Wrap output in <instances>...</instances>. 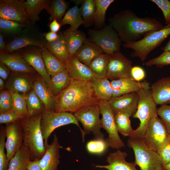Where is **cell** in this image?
Instances as JSON below:
<instances>
[{
	"label": "cell",
	"mask_w": 170,
	"mask_h": 170,
	"mask_svg": "<svg viewBox=\"0 0 170 170\" xmlns=\"http://www.w3.org/2000/svg\"><path fill=\"white\" fill-rule=\"evenodd\" d=\"M109 22L123 43L137 41L149 33L164 27L156 19L139 17L129 9L114 14Z\"/></svg>",
	"instance_id": "1"
},
{
	"label": "cell",
	"mask_w": 170,
	"mask_h": 170,
	"mask_svg": "<svg viewBox=\"0 0 170 170\" xmlns=\"http://www.w3.org/2000/svg\"><path fill=\"white\" fill-rule=\"evenodd\" d=\"M56 98L57 112L73 113L84 107L98 105L100 101L95 94L91 81L72 78Z\"/></svg>",
	"instance_id": "2"
},
{
	"label": "cell",
	"mask_w": 170,
	"mask_h": 170,
	"mask_svg": "<svg viewBox=\"0 0 170 170\" xmlns=\"http://www.w3.org/2000/svg\"><path fill=\"white\" fill-rule=\"evenodd\" d=\"M42 113L20 120L24 131L23 145L29 149L31 161L40 160L46 151L40 125Z\"/></svg>",
	"instance_id": "3"
},
{
	"label": "cell",
	"mask_w": 170,
	"mask_h": 170,
	"mask_svg": "<svg viewBox=\"0 0 170 170\" xmlns=\"http://www.w3.org/2000/svg\"><path fill=\"white\" fill-rule=\"evenodd\" d=\"M137 93L139 97L137 110L133 117L138 118L140 123L131 137L143 139L149 121L157 116L158 109L152 98L150 88H141Z\"/></svg>",
	"instance_id": "4"
},
{
	"label": "cell",
	"mask_w": 170,
	"mask_h": 170,
	"mask_svg": "<svg viewBox=\"0 0 170 170\" xmlns=\"http://www.w3.org/2000/svg\"><path fill=\"white\" fill-rule=\"evenodd\" d=\"M170 35V26L152 31L136 41L123 43L124 48L131 49L132 57L139 58L143 62L153 50L159 46Z\"/></svg>",
	"instance_id": "5"
},
{
	"label": "cell",
	"mask_w": 170,
	"mask_h": 170,
	"mask_svg": "<svg viewBox=\"0 0 170 170\" xmlns=\"http://www.w3.org/2000/svg\"><path fill=\"white\" fill-rule=\"evenodd\" d=\"M127 145L133 150L135 162L139 167L140 170L163 169L162 161L157 152L148 147L143 139L129 137Z\"/></svg>",
	"instance_id": "6"
},
{
	"label": "cell",
	"mask_w": 170,
	"mask_h": 170,
	"mask_svg": "<svg viewBox=\"0 0 170 170\" xmlns=\"http://www.w3.org/2000/svg\"><path fill=\"white\" fill-rule=\"evenodd\" d=\"M70 124H75L79 127L81 132L83 142L85 134L83 130L80 128L78 121L73 113L44 111L42 113L40 123L44 143H48V138L55 129Z\"/></svg>",
	"instance_id": "7"
},
{
	"label": "cell",
	"mask_w": 170,
	"mask_h": 170,
	"mask_svg": "<svg viewBox=\"0 0 170 170\" xmlns=\"http://www.w3.org/2000/svg\"><path fill=\"white\" fill-rule=\"evenodd\" d=\"M89 40L99 46L104 53L111 55L120 51L122 41L116 31L110 24L98 30H90Z\"/></svg>",
	"instance_id": "8"
},
{
	"label": "cell",
	"mask_w": 170,
	"mask_h": 170,
	"mask_svg": "<svg viewBox=\"0 0 170 170\" xmlns=\"http://www.w3.org/2000/svg\"><path fill=\"white\" fill-rule=\"evenodd\" d=\"M73 114L82 124L85 134L92 133L96 139L104 140V134L100 131L102 126L98 105L84 107Z\"/></svg>",
	"instance_id": "9"
},
{
	"label": "cell",
	"mask_w": 170,
	"mask_h": 170,
	"mask_svg": "<svg viewBox=\"0 0 170 170\" xmlns=\"http://www.w3.org/2000/svg\"><path fill=\"white\" fill-rule=\"evenodd\" d=\"M98 105L100 114L102 128L107 132L108 137L105 140L108 147L118 149L125 146L123 142L118 133L115 120V115L110 106L109 102L100 100Z\"/></svg>",
	"instance_id": "10"
},
{
	"label": "cell",
	"mask_w": 170,
	"mask_h": 170,
	"mask_svg": "<svg viewBox=\"0 0 170 170\" xmlns=\"http://www.w3.org/2000/svg\"><path fill=\"white\" fill-rule=\"evenodd\" d=\"M169 135L163 122L157 116L149 121L143 139L148 147L157 151L169 143Z\"/></svg>",
	"instance_id": "11"
},
{
	"label": "cell",
	"mask_w": 170,
	"mask_h": 170,
	"mask_svg": "<svg viewBox=\"0 0 170 170\" xmlns=\"http://www.w3.org/2000/svg\"><path fill=\"white\" fill-rule=\"evenodd\" d=\"M132 64L131 61L120 51L110 55L107 66L106 78L112 81L131 77Z\"/></svg>",
	"instance_id": "12"
},
{
	"label": "cell",
	"mask_w": 170,
	"mask_h": 170,
	"mask_svg": "<svg viewBox=\"0 0 170 170\" xmlns=\"http://www.w3.org/2000/svg\"><path fill=\"white\" fill-rule=\"evenodd\" d=\"M20 120L6 124L5 147L9 162L23 145L24 131Z\"/></svg>",
	"instance_id": "13"
},
{
	"label": "cell",
	"mask_w": 170,
	"mask_h": 170,
	"mask_svg": "<svg viewBox=\"0 0 170 170\" xmlns=\"http://www.w3.org/2000/svg\"><path fill=\"white\" fill-rule=\"evenodd\" d=\"M22 0H1L0 18L26 24L29 20Z\"/></svg>",
	"instance_id": "14"
},
{
	"label": "cell",
	"mask_w": 170,
	"mask_h": 170,
	"mask_svg": "<svg viewBox=\"0 0 170 170\" xmlns=\"http://www.w3.org/2000/svg\"><path fill=\"white\" fill-rule=\"evenodd\" d=\"M139 98L138 93L134 92L113 97L109 102L114 115L123 112L133 117L137 110Z\"/></svg>",
	"instance_id": "15"
},
{
	"label": "cell",
	"mask_w": 170,
	"mask_h": 170,
	"mask_svg": "<svg viewBox=\"0 0 170 170\" xmlns=\"http://www.w3.org/2000/svg\"><path fill=\"white\" fill-rule=\"evenodd\" d=\"M46 151L39 160L41 170H58L60 163L59 151L62 147L60 145L58 137L54 133L53 141L50 144L45 143Z\"/></svg>",
	"instance_id": "16"
},
{
	"label": "cell",
	"mask_w": 170,
	"mask_h": 170,
	"mask_svg": "<svg viewBox=\"0 0 170 170\" xmlns=\"http://www.w3.org/2000/svg\"><path fill=\"white\" fill-rule=\"evenodd\" d=\"M113 97H117L129 93L137 92L143 88H150V83L147 81H136L131 77L121 78L111 81Z\"/></svg>",
	"instance_id": "17"
},
{
	"label": "cell",
	"mask_w": 170,
	"mask_h": 170,
	"mask_svg": "<svg viewBox=\"0 0 170 170\" xmlns=\"http://www.w3.org/2000/svg\"><path fill=\"white\" fill-rule=\"evenodd\" d=\"M33 75L11 71L9 77L6 82L5 87L11 93L26 94L33 89L35 79L33 80L31 77Z\"/></svg>",
	"instance_id": "18"
},
{
	"label": "cell",
	"mask_w": 170,
	"mask_h": 170,
	"mask_svg": "<svg viewBox=\"0 0 170 170\" xmlns=\"http://www.w3.org/2000/svg\"><path fill=\"white\" fill-rule=\"evenodd\" d=\"M20 54L38 73L48 87L51 76L48 73L42 54V49L36 47L27 49Z\"/></svg>",
	"instance_id": "19"
},
{
	"label": "cell",
	"mask_w": 170,
	"mask_h": 170,
	"mask_svg": "<svg viewBox=\"0 0 170 170\" xmlns=\"http://www.w3.org/2000/svg\"><path fill=\"white\" fill-rule=\"evenodd\" d=\"M0 61L14 73L33 75L37 73L35 70L20 54L10 53L0 54Z\"/></svg>",
	"instance_id": "20"
},
{
	"label": "cell",
	"mask_w": 170,
	"mask_h": 170,
	"mask_svg": "<svg viewBox=\"0 0 170 170\" xmlns=\"http://www.w3.org/2000/svg\"><path fill=\"white\" fill-rule=\"evenodd\" d=\"M66 68L71 78L91 81L94 75L89 66L80 62L74 56L69 55Z\"/></svg>",
	"instance_id": "21"
},
{
	"label": "cell",
	"mask_w": 170,
	"mask_h": 170,
	"mask_svg": "<svg viewBox=\"0 0 170 170\" xmlns=\"http://www.w3.org/2000/svg\"><path fill=\"white\" fill-rule=\"evenodd\" d=\"M33 89L44 104L45 111H55L56 97L53 94L46 82L38 74L35 79Z\"/></svg>",
	"instance_id": "22"
},
{
	"label": "cell",
	"mask_w": 170,
	"mask_h": 170,
	"mask_svg": "<svg viewBox=\"0 0 170 170\" xmlns=\"http://www.w3.org/2000/svg\"><path fill=\"white\" fill-rule=\"evenodd\" d=\"M127 153L119 149L114 152L110 153L106 157L108 164L106 165H94L96 168H105L108 170H137L135 162H129L126 160Z\"/></svg>",
	"instance_id": "23"
},
{
	"label": "cell",
	"mask_w": 170,
	"mask_h": 170,
	"mask_svg": "<svg viewBox=\"0 0 170 170\" xmlns=\"http://www.w3.org/2000/svg\"><path fill=\"white\" fill-rule=\"evenodd\" d=\"M150 89L156 105L167 104L170 101V77L158 80L151 85Z\"/></svg>",
	"instance_id": "24"
},
{
	"label": "cell",
	"mask_w": 170,
	"mask_h": 170,
	"mask_svg": "<svg viewBox=\"0 0 170 170\" xmlns=\"http://www.w3.org/2000/svg\"><path fill=\"white\" fill-rule=\"evenodd\" d=\"M103 53L102 50L97 44L86 39L74 56L80 62L89 66L94 59Z\"/></svg>",
	"instance_id": "25"
},
{
	"label": "cell",
	"mask_w": 170,
	"mask_h": 170,
	"mask_svg": "<svg viewBox=\"0 0 170 170\" xmlns=\"http://www.w3.org/2000/svg\"><path fill=\"white\" fill-rule=\"evenodd\" d=\"M75 2L76 5L67 11L60 22L61 26L70 25V27L68 29L73 31L77 30L79 26L84 23L80 8L78 7L81 2L77 0Z\"/></svg>",
	"instance_id": "26"
},
{
	"label": "cell",
	"mask_w": 170,
	"mask_h": 170,
	"mask_svg": "<svg viewBox=\"0 0 170 170\" xmlns=\"http://www.w3.org/2000/svg\"><path fill=\"white\" fill-rule=\"evenodd\" d=\"M69 55L74 56L86 39V34L79 30L67 29L63 32Z\"/></svg>",
	"instance_id": "27"
},
{
	"label": "cell",
	"mask_w": 170,
	"mask_h": 170,
	"mask_svg": "<svg viewBox=\"0 0 170 170\" xmlns=\"http://www.w3.org/2000/svg\"><path fill=\"white\" fill-rule=\"evenodd\" d=\"M41 49L46 69L49 76H53L65 69V64L50 52L46 46Z\"/></svg>",
	"instance_id": "28"
},
{
	"label": "cell",
	"mask_w": 170,
	"mask_h": 170,
	"mask_svg": "<svg viewBox=\"0 0 170 170\" xmlns=\"http://www.w3.org/2000/svg\"><path fill=\"white\" fill-rule=\"evenodd\" d=\"M45 46L50 52L65 64L69 54L63 33L59 34L55 41L48 42Z\"/></svg>",
	"instance_id": "29"
},
{
	"label": "cell",
	"mask_w": 170,
	"mask_h": 170,
	"mask_svg": "<svg viewBox=\"0 0 170 170\" xmlns=\"http://www.w3.org/2000/svg\"><path fill=\"white\" fill-rule=\"evenodd\" d=\"M95 94L100 100L109 101L113 97L110 82L106 77L94 78L91 81Z\"/></svg>",
	"instance_id": "30"
},
{
	"label": "cell",
	"mask_w": 170,
	"mask_h": 170,
	"mask_svg": "<svg viewBox=\"0 0 170 170\" xmlns=\"http://www.w3.org/2000/svg\"><path fill=\"white\" fill-rule=\"evenodd\" d=\"M30 155L29 149L23 145L9 162L7 170H27Z\"/></svg>",
	"instance_id": "31"
},
{
	"label": "cell",
	"mask_w": 170,
	"mask_h": 170,
	"mask_svg": "<svg viewBox=\"0 0 170 170\" xmlns=\"http://www.w3.org/2000/svg\"><path fill=\"white\" fill-rule=\"evenodd\" d=\"M71 78L66 69L51 76L48 88L53 94L56 97L68 86Z\"/></svg>",
	"instance_id": "32"
},
{
	"label": "cell",
	"mask_w": 170,
	"mask_h": 170,
	"mask_svg": "<svg viewBox=\"0 0 170 170\" xmlns=\"http://www.w3.org/2000/svg\"><path fill=\"white\" fill-rule=\"evenodd\" d=\"M50 1L47 0H27L24 5L29 20L33 22L39 19V15L43 9L48 8Z\"/></svg>",
	"instance_id": "33"
},
{
	"label": "cell",
	"mask_w": 170,
	"mask_h": 170,
	"mask_svg": "<svg viewBox=\"0 0 170 170\" xmlns=\"http://www.w3.org/2000/svg\"><path fill=\"white\" fill-rule=\"evenodd\" d=\"M110 55L102 54L97 56L90 63L89 67L97 78L106 77L107 66Z\"/></svg>",
	"instance_id": "34"
},
{
	"label": "cell",
	"mask_w": 170,
	"mask_h": 170,
	"mask_svg": "<svg viewBox=\"0 0 170 170\" xmlns=\"http://www.w3.org/2000/svg\"><path fill=\"white\" fill-rule=\"evenodd\" d=\"M26 100L29 117L38 115L45 110L44 104L33 89L26 94Z\"/></svg>",
	"instance_id": "35"
},
{
	"label": "cell",
	"mask_w": 170,
	"mask_h": 170,
	"mask_svg": "<svg viewBox=\"0 0 170 170\" xmlns=\"http://www.w3.org/2000/svg\"><path fill=\"white\" fill-rule=\"evenodd\" d=\"M6 45V53H10L15 50L30 46L38 47L41 48L45 47L42 42L33 38L27 37L16 38Z\"/></svg>",
	"instance_id": "36"
},
{
	"label": "cell",
	"mask_w": 170,
	"mask_h": 170,
	"mask_svg": "<svg viewBox=\"0 0 170 170\" xmlns=\"http://www.w3.org/2000/svg\"><path fill=\"white\" fill-rule=\"evenodd\" d=\"M130 117L129 114L125 113L120 112L115 115V120L117 130L124 136H131L134 130L131 126Z\"/></svg>",
	"instance_id": "37"
},
{
	"label": "cell",
	"mask_w": 170,
	"mask_h": 170,
	"mask_svg": "<svg viewBox=\"0 0 170 170\" xmlns=\"http://www.w3.org/2000/svg\"><path fill=\"white\" fill-rule=\"evenodd\" d=\"M80 8L84 21L83 25L85 27L90 26L94 23L95 0H84Z\"/></svg>",
	"instance_id": "38"
},
{
	"label": "cell",
	"mask_w": 170,
	"mask_h": 170,
	"mask_svg": "<svg viewBox=\"0 0 170 170\" xmlns=\"http://www.w3.org/2000/svg\"><path fill=\"white\" fill-rule=\"evenodd\" d=\"M114 0H95L96 10L94 17V24L96 27H103L105 20L106 11Z\"/></svg>",
	"instance_id": "39"
},
{
	"label": "cell",
	"mask_w": 170,
	"mask_h": 170,
	"mask_svg": "<svg viewBox=\"0 0 170 170\" xmlns=\"http://www.w3.org/2000/svg\"><path fill=\"white\" fill-rule=\"evenodd\" d=\"M67 8L68 4L65 0L52 1L46 9L50 14V20L53 21L55 19L60 22L65 14Z\"/></svg>",
	"instance_id": "40"
},
{
	"label": "cell",
	"mask_w": 170,
	"mask_h": 170,
	"mask_svg": "<svg viewBox=\"0 0 170 170\" xmlns=\"http://www.w3.org/2000/svg\"><path fill=\"white\" fill-rule=\"evenodd\" d=\"M12 104L11 110L25 117H29L27 110L26 94L12 93Z\"/></svg>",
	"instance_id": "41"
},
{
	"label": "cell",
	"mask_w": 170,
	"mask_h": 170,
	"mask_svg": "<svg viewBox=\"0 0 170 170\" xmlns=\"http://www.w3.org/2000/svg\"><path fill=\"white\" fill-rule=\"evenodd\" d=\"M25 24L16 21L0 18L1 32L9 34L19 33L25 26Z\"/></svg>",
	"instance_id": "42"
},
{
	"label": "cell",
	"mask_w": 170,
	"mask_h": 170,
	"mask_svg": "<svg viewBox=\"0 0 170 170\" xmlns=\"http://www.w3.org/2000/svg\"><path fill=\"white\" fill-rule=\"evenodd\" d=\"M6 137L5 127L2 126L0 130V170H7L9 164L4 151Z\"/></svg>",
	"instance_id": "43"
},
{
	"label": "cell",
	"mask_w": 170,
	"mask_h": 170,
	"mask_svg": "<svg viewBox=\"0 0 170 170\" xmlns=\"http://www.w3.org/2000/svg\"><path fill=\"white\" fill-rule=\"evenodd\" d=\"M105 140L96 139L88 142L86 144V148L90 153L93 154H101L104 153L108 148Z\"/></svg>",
	"instance_id": "44"
},
{
	"label": "cell",
	"mask_w": 170,
	"mask_h": 170,
	"mask_svg": "<svg viewBox=\"0 0 170 170\" xmlns=\"http://www.w3.org/2000/svg\"><path fill=\"white\" fill-rule=\"evenodd\" d=\"M147 66L156 65L159 68L170 65V51H163L159 56L151 59L145 63Z\"/></svg>",
	"instance_id": "45"
},
{
	"label": "cell",
	"mask_w": 170,
	"mask_h": 170,
	"mask_svg": "<svg viewBox=\"0 0 170 170\" xmlns=\"http://www.w3.org/2000/svg\"><path fill=\"white\" fill-rule=\"evenodd\" d=\"M12 104V93L8 90L1 91L0 93V113L11 110Z\"/></svg>",
	"instance_id": "46"
},
{
	"label": "cell",
	"mask_w": 170,
	"mask_h": 170,
	"mask_svg": "<svg viewBox=\"0 0 170 170\" xmlns=\"http://www.w3.org/2000/svg\"><path fill=\"white\" fill-rule=\"evenodd\" d=\"M162 10L165 23V27L170 26V1L168 0H151Z\"/></svg>",
	"instance_id": "47"
},
{
	"label": "cell",
	"mask_w": 170,
	"mask_h": 170,
	"mask_svg": "<svg viewBox=\"0 0 170 170\" xmlns=\"http://www.w3.org/2000/svg\"><path fill=\"white\" fill-rule=\"evenodd\" d=\"M157 115L160 117L168 132L170 134V105H161L157 110Z\"/></svg>",
	"instance_id": "48"
},
{
	"label": "cell",
	"mask_w": 170,
	"mask_h": 170,
	"mask_svg": "<svg viewBox=\"0 0 170 170\" xmlns=\"http://www.w3.org/2000/svg\"><path fill=\"white\" fill-rule=\"evenodd\" d=\"M24 117L11 110L0 113V123L6 125L15 122Z\"/></svg>",
	"instance_id": "49"
},
{
	"label": "cell",
	"mask_w": 170,
	"mask_h": 170,
	"mask_svg": "<svg viewBox=\"0 0 170 170\" xmlns=\"http://www.w3.org/2000/svg\"><path fill=\"white\" fill-rule=\"evenodd\" d=\"M164 167L170 162V144L169 143L159 149L156 151Z\"/></svg>",
	"instance_id": "50"
},
{
	"label": "cell",
	"mask_w": 170,
	"mask_h": 170,
	"mask_svg": "<svg viewBox=\"0 0 170 170\" xmlns=\"http://www.w3.org/2000/svg\"><path fill=\"white\" fill-rule=\"evenodd\" d=\"M131 74V78L138 82L144 79L146 76L144 70L141 67L138 66L132 67Z\"/></svg>",
	"instance_id": "51"
},
{
	"label": "cell",
	"mask_w": 170,
	"mask_h": 170,
	"mask_svg": "<svg viewBox=\"0 0 170 170\" xmlns=\"http://www.w3.org/2000/svg\"><path fill=\"white\" fill-rule=\"evenodd\" d=\"M10 70L3 62H0V77L4 80H7L9 77L11 72Z\"/></svg>",
	"instance_id": "52"
},
{
	"label": "cell",
	"mask_w": 170,
	"mask_h": 170,
	"mask_svg": "<svg viewBox=\"0 0 170 170\" xmlns=\"http://www.w3.org/2000/svg\"><path fill=\"white\" fill-rule=\"evenodd\" d=\"M39 160H30L28 163L27 170H41Z\"/></svg>",
	"instance_id": "53"
},
{
	"label": "cell",
	"mask_w": 170,
	"mask_h": 170,
	"mask_svg": "<svg viewBox=\"0 0 170 170\" xmlns=\"http://www.w3.org/2000/svg\"><path fill=\"white\" fill-rule=\"evenodd\" d=\"M61 26L57 20L54 19L49 24V28L51 31L57 33L60 30Z\"/></svg>",
	"instance_id": "54"
},
{
	"label": "cell",
	"mask_w": 170,
	"mask_h": 170,
	"mask_svg": "<svg viewBox=\"0 0 170 170\" xmlns=\"http://www.w3.org/2000/svg\"><path fill=\"white\" fill-rule=\"evenodd\" d=\"M45 37L48 42H52L57 40L59 37V34L52 31L49 32L47 33Z\"/></svg>",
	"instance_id": "55"
},
{
	"label": "cell",
	"mask_w": 170,
	"mask_h": 170,
	"mask_svg": "<svg viewBox=\"0 0 170 170\" xmlns=\"http://www.w3.org/2000/svg\"><path fill=\"white\" fill-rule=\"evenodd\" d=\"M6 46L3 36L1 33L0 34V54L6 53Z\"/></svg>",
	"instance_id": "56"
},
{
	"label": "cell",
	"mask_w": 170,
	"mask_h": 170,
	"mask_svg": "<svg viewBox=\"0 0 170 170\" xmlns=\"http://www.w3.org/2000/svg\"><path fill=\"white\" fill-rule=\"evenodd\" d=\"M161 49L163 51H170V39L164 47L161 48Z\"/></svg>",
	"instance_id": "57"
},
{
	"label": "cell",
	"mask_w": 170,
	"mask_h": 170,
	"mask_svg": "<svg viewBox=\"0 0 170 170\" xmlns=\"http://www.w3.org/2000/svg\"><path fill=\"white\" fill-rule=\"evenodd\" d=\"M4 80L0 78V91H3V89L4 87Z\"/></svg>",
	"instance_id": "58"
},
{
	"label": "cell",
	"mask_w": 170,
	"mask_h": 170,
	"mask_svg": "<svg viewBox=\"0 0 170 170\" xmlns=\"http://www.w3.org/2000/svg\"><path fill=\"white\" fill-rule=\"evenodd\" d=\"M163 169L165 170H170V162L164 167Z\"/></svg>",
	"instance_id": "59"
},
{
	"label": "cell",
	"mask_w": 170,
	"mask_h": 170,
	"mask_svg": "<svg viewBox=\"0 0 170 170\" xmlns=\"http://www.w3.org/2000/svg\"><path fill=\"white\" fill-rule=\"evenodd\" d=\"M169 144H170V134H169Z\"/></svg>",
	"instance_id": "60"
},
{
	"label": "cell",
	"mask_w": 170,
	"mask_h": 170,
	"mask_svg": "<svg viewBox=\"0 0 170 170\" xmlns=\"http://www.w3.org/2000/svg\"><path fill=\"white\" fill-rule=\"evenodd\" d=\"M170 104V101L167 104Z\"/></svg>",
	"instance_id": "61"
},
{
	"label": "cell",
	"mask_w": 170,
	"mask_h": 170,
	"mask_svg": "<svg viewBox=\"0 0 170 170\" xmlns=\"http://www.w3.org/2000/svg\"><path fill=\"white\" fill-rule=\"evenodd\" d=\"M161 170H164V169H162Z\"/></svg>",
	"instance_id": "62"
}]
</instances>
